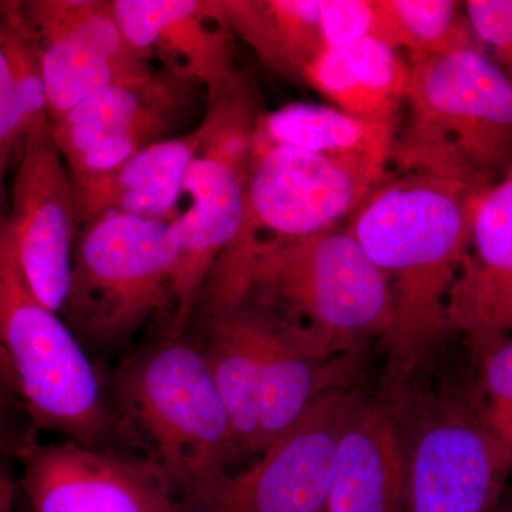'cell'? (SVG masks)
Instances as JSON below:
<instances>
[{
  "instance_id": "cell-21",
  "label": "cell",
  "mask_w": 512,
  "mask_h": 512,
  "mask_svg": "<svg viewBox=\"0 0 512 512\" xmlns=\"http://www.w3.org/2000/svg\"><path fill=\"white\" fill-rule=\"evenodd\" d=\"M234 35L274 72L302 80L326 47L320 0H221Z\"/></svg>"
},
{
  "instance_id": "cell-22",
  "label": "cell",
  "mask_w": 512,
  "mask_h": 512,
  "mask_svg": "<svg viewBox=\"0 0 512 512\" xmlns=\"http://www.w3.org/2000/svg\"><path fill=\"white\" fill-rule=\"evenodd\" d=\"M396 133L397 127L362 120L336 107L292 103L261 117L255 147L288 146L329 156L386 158L390 163Z\"/></svg>"
},
{
  "instance_id": "cell-1",
  "label": "cell",
  "mask_w": 512,
  "mask_h": 512,
  "mask_svg": "<svg viewBox=\"0 0 512 512\" xmlns=\"http://www.w3.org/2000/svg\"><path fill=\"white\" fill-rule=\"evenodd\" d=\"M487 190L403 174L383 180L349 215L346 227L392 289L393 323L384 340L387 399L403 392L448 330V298Z\"/></svg>"
},
{
  "instance_id": "cell-11",
  "label": "cell",
  "mask_w": 512,
  "mask_h": 512,
  "mask_svg": "<svg viewBox=\"0 0 512 512\" xmlns=\"http://www.w3.org/2000/svg\"><path fill=\"white\" fill-rule=\"evenodd\" d=\"M352 394H323L302 419L244 473L231 476L217 493L187 512H319L325 507L336 450Z\"/></svg>"
},
{
  "instance_id": "cell-9",
  "label": "cell",
  "mask_w": 512,
  "mask_h": 512,
  "mask_svg": "<svg viewBox=\"0 0 512 512\" xmlns=\"http://www.w3.org/2000/svg\"><path fill=\"white\" fill-rule=\"evenodd\" d=\"M20 495L28 512H187L163 467L151 458L23 437Z\"/></svg>"
},
{
  "instance_id": "cell-29",
  "label": "cell",
  "mask_w": 512,
  "mask_h": 512,
  "mask_svg": "<svg viewBox=\"0 0 512 512\" xmlns=\"http://www.w3.org/2000/svg\"><path fill=\"white\" fill-rule=\"evenodd\" d=\"M19 497L18 481L0 464V512H19Z\"/></svg>"
},
{
  "instance_id": "cell-23",
  "label": "cell",
  "mask_w": 512,
  "mask_h": 512,
  "mask_svg": "<svg viewBox=\"0 0 512 512\" xmlns=\"http://www.w3.org/2000/svg\"><path fill=\"white\" fill-rule=\"evenodd\" d=\"M375 37L409 62L481 47L464 2L456 0H377Z\"/></svg>"
},
{
  "instance_id": "cell-15",
  "label": "cell",
  "mask_w": 512,
  "mask_h": 512,
  "mask_svg": "<svg viewBox=\"0 0 512 512\" xmlns=\"http://www.w3.org/2000/svg\"><path fill=\"white\" fill-rule=\"evenodd\" d=\"M111 8L140 55L158 57L168 73L201 84L207 94L241 76L221 0H111Z\"/></svg>"
},
{
  "instance_id": "cell-19",
  "label": "cell",
  "mask_w": 512,
  "mask_h": 512,
  "mask_svg": "<svg viewBox=\"0 0 512 512\" xmlns=\"http://www.w3.org/2000/svg\"><path fill=\"white\" fill-rule=\"evenodd\" d=\"M409 80L406 55L376 37L323 50L302 76L336 109L397 128Z\"/></svg>"
},
{
  "instance_id": "cell-17",
  "label": "cell",
  "mask_w": 512,
  "mask_h": 512,
  "mask_svg": "<svg viewBox=\"0 0 512 512\" xmlns=\"http://www.w3.org/2000/svg\"><path fill=\"white\" fill-rule=\"evenodd\" d=\"M406 463L399 420L390 403L356 400L336 450L325 512H403Z\"/></svg>"
},
{
  "instance_id": "cell-8",
  "label": "cell",
  "mask_w": 512,
  "mask_h": 512,
  "mask_svg": "<svg viewBox=\"0 0 512 512\" xmlns=\"http://www.w3.org/2000/svg\"><path fill=\"white\" fill-rule=\"evenodd\" d=\"M389 164L379 157L255 147L244 222L217 265L237 264L262 234L269 235L264 241H292L339 225L386 180Z\"/></svg>"
},
{
  "instance_id": "cell-28",
  "label": "cell",
  "mask_w": 512,
  "mask_h": 512,
  "mask_svg": "<svg viewBox=\"0 0 512 512\" xmlns=\"http://www.w3.org/2000/svg\"><path fill=\"white\" fill-rule=\"evenodd\" d=\"M35 130L13 84L12 90L0 96V190H5L10 160Z\"/></svg>"
},
{
  "instance_id": "cell-20",
  "label": "cell",
  "mask_w": 512,
  "mask_h": 512,
  "mask_svg": "<svg viewBox=\"0 0 512 512\" xmlns=\"http://www.w3.org/2000/svg\"><path fill=\"white\" fill-rule=\"evenodd\" d=\"M262 315L248 303L208 318L204 353L239 454H258Z\"/></svg>"
},
{
  "instance_id": "cell-6",
  "label": "cell",
  "mask_w": 512,
  "mask_h": 512,
  "mask_svg": "<svg viewBox=\"0 0 512 512\" xmlns=\"http://www.w3.org/2000/svg\"><path fill=\"white\" fill-rule=\"evenodd\" d=\"M177 258L173 220L113 214L82 228L62 313L83 348L110 352L133 338L170 301Z\"/></svg>"
},
{
  "instance_id": "cell-2",
  "label": "cell",
  "mask_w": 512,
  "mask_h": 512,
  "mask_svg": "<svg viewBox=\"0 0 512 512\" xmlns=\"http://www.w3.org/2000/svg\"><path fill=\"white\" fill-rule=\"evenodd\" d=\"M0 382L16 393L36 430L100 450L134 439L89 352L30 288L10 231L6 190H0Z\"/></svg>"
},
{
  "instance_id": "cell-4",
  "label": "cell",
  "mask_w": 512,
  "mask_h": 512,
  "mask_svg": "<svg viewBox=\"0 0 512 512\" xmlns=\"http://www.w3.org/2000/svg\"><path fill=\"white\" fill-rule=\"evenodd\" d=\"M390 163L490 188L512 167V84L483 47L410 60Z\"/></svg>"
},
{
  "instance_id": "cell-16",
  "label": "cell",
  "mask_w": 512,
  "mask_h": 512,
  "mask_svg": "<svg viewBox=\"0 0 512 512\" xmlns=\"http://www.w3.org/2000/svg\"><path fill=\"white\" fill-rule=\"evenodd\" d=\"M248 175L212 158L198 156L192 161L184 183L191 207L173 220L178 258L171 281V338L183 336L212 269L237 237L245 217Z\"/></svg>"
},
{
  "instance_id": "cell-10",
  "label": "cell",
  "mask_w": 512,
  "mask_h": 512,
  "mask_svg": "<svg viewBox=\"0 0 512 512\" xmlns=\"http://www.w3.org/2000/svg\"><path fill=\"white\" fill-rule=\"evenodd\" d=\"M22 12L39 46L50 124L101 90L156 74L121 33L111 0H33Z\"/></svg>"
},
{
  "instance_id": "cell-33",
  "label": "cell",
  "mask_w": 512,
  "mask_h": 512,
  "mask_svg": "<svg viewBox=\"0 0 512 512\" xmlns=\"http://www.w3.org/2000/svg\"><path fill=\"white\" fill-rule=\"evenodd\" d=\"M19 512H28V508L25 507V504L20 505Z\"/></svg>"
},
{
  "instance_id": "cell-31",
  "label": "cell",
  "mask_w": 512,
  "mask_h": 512,
  "mask_svg": "<svg viewBox=\"0 0 512 512\" xmlns=\"http://www.w3.org/2000/svg\"><path fill=\"white\" fill-rule=\"evenodd\" d=\"M6 6H8V2H0V18H2L3 13H5Z\"/></svg>"
},
{
  "instance_id": "cell-27",
  "label": "cell",
  "mask_w": 512,
  "mask_h": 512,
  "mask_svg": "<svg viewBox=\"0 0 512 512\" xmlns=\"http://www.w3.org/2000/svg\"><path fill=\"white\" fill-rule=\"evenodd\" d=\"M320 12L328 49L376 35L377 0H320Z\"/></svg>"
},
{
  "instance_id": "cell-5",
  "label": "cell",
  "mask_w": 512,
  "mask_h": 512,
  "mask_svg": "<svg viewBox=\"0 0 512 512\" xmlns=\"http://www.w3.org/2000/svg\"><path fill=\"white\" fill-rule=\"evenodd\" d=\"M117 412L147 441L187 508L217 493L241 457L204 353L171 338L131 357L114 379Z\"/></svg>"
},
{
  "instance_id": "cell-25",
  "label": "cell",
  "mask_w": 512,
  "mask_h": 512,
  "mask_svg": "<svg viewBox=\"0 0 512 512\" xmlns=\"http://www.w3.org/2000/svg\"><path fill=\"white\" fill-rule=\"evenodd\" d=\"M481 363L488 397L485 417L495 436L512 448V336L488 350Z\"/></svg>"
},
{
  "instance_id": "cell-3",
  "label": "cell",
  "mask_w": 512,
  "mask_h": 512,
  "mask_svg": "<svg viewBox=\"0 0 512 512\" xmlns=\"http://www.w3.org/2000/svg\"><path fill=\"white\" fill-rule=\"evenodd\" d=\"M256 293L266 309H279L288 325L316 352L360 336L386 340L393 323V295L386 275L348 227L335 225L311 237L258 242L218 289L215 305L227 312Z\"/></svg>"
},
{
  "instance_id": "cell-24",
  "label": "cell",
  "mask_w": 512,
  "mask_h": 512,
  "mask_svg": "<svg viewBox=\"0 0 512 512\" xmlns=\"http://www.w3.org/2000/svg\"><path fill=\"white\" fill-rule=\"evenodd\" d=\"M262 114L251 84L239 76L220 92L208 94L200 133V154L249 174L256 128Z\"/></svg>"
},
{
  "instance_id": "cell-26",
  "label": "cell",
  "mask_w": 512,
  "mask_h": 512,
  "mask_svg": "<svg viewBox=\"0 0 512 512\" xmlns=\"http://www.w3.org/2000/svg\"><path fill=\"white\" fill-rule=\"evenodd\" d=\"M464 6L481 47L512 84V0H467Z\"/></svg>"
},
{
  "instance_id": "cell-30",
  "label": "cell",
  "mask_w": 512,
  "mask_h": 512,
  "mask_svg": "<svg viewBox=\"0 0 512 512\" xmlns=\"http://www.w3.org/2000/svg\"><path fill=\"white\" fill-rule=\"evenodd\" d=\"M493 512H512V500L504 503L503 498H501L500 504L494 508Z\"/></svg>"
},
{
  "instance_id": "cell-13",
  "label": "cell",
  "mask_w": 512,
  "mask_h": 512,
  "mask_svg": "<svg viewBox=\"0 0 512 512\" xmlns=\"http://www.w3.org/2000/svg\"><path fill=\"white\" fill-rule=\"evenodd\" d=\"M194 84L167 72L111 86L52 124L73 183L113 170L143 148L170 138Z\"/></svg>"
},
{
  "instance_id": "cell-12",
  "label": "cell",
  "mask_w": 512,
  "mask_h": 512,
  "mask_svg": "<svg viewBox=\"0 0 512 512\" xmlns=\"http://www.w3.org/2000/svg\"><path fill=\"white\" fill-rule=\"evenodd\" d=\"M9 224L30 288L43 305L62 313L79 225L73 180L50 123L33 131L20 150Z\"/></svg>"
},
{
  "instance_id": "cell-18",
  "label": "cell",
  "mask_w": 512,
  "mask_h": 512,
  "mask_svg": "<svg viewBox=\"0 0 512 512\" xmlns=\"http://www.w3.org/2000/svg\"><path fill=\"white\" fill-rule=\"evenodd\" d=\"M200 154L197 128L181 137L157 141L126 163L77 181V225L87 227L107 215L174 220L185 177Z\"/></svg>"
},
{
  "instance_id": "cell-32",
  "label": "cell",
  "mask_w": 512,
  "mask_h": 512,
  "mask_svg": "<svg viewBox=\"0 0 512 512\" xmlns=\"http://www.w3.org/2000/svg\"><path fill=\"white\" fill-rule=\"evenodd\" d=\"M5 444H6V439H5V437H3L2 429H0V448L5 447Z\"/></svg>"
},
{
  "instance_id": "cell-34",
  "label": "cell",
  "mask_w": 512,
  "mask_h": 512,
  "mask_svg": "<svg viewBox=\"0 0 512 512\" xmlns=\"http://www.w3.org/2000/svg\"><path fill=\"white\" fill-rule=\"evenodd\" d=\"M319 512H325V510H320Z\"/></svg>"
},
{
  "instance_id": "cell-14",
  "label": "cell",
  "mask_w": 512,
  "mask_h": 512,
  "mask_svg": "<svg viewBox=\"0 0 512 512\" xmlns=\"http://www.w3.org/2000/svg\"><path fill=\"white\" fill-rule=\"evenodd\" d=\"M447 328L463 333L480 359L512 335V167L478 202Z\"/></svg>"
},
{
  "instance_id": "cell-7",
  "label": "cell",
  "mask_w": 512,
  "mask_h": 512,
  "mask_svg": "<svg viewBox=\"0 0 512 512\" xmlns=\"http://www.w3.org/2000/svg\"><path fill=\"white\" fill-rule=\"evenodd\" d=\"M402 431L403 512H493L512 471V448L484 410L443 400L389 399Z\"/></svg>"
}]
</instances>
